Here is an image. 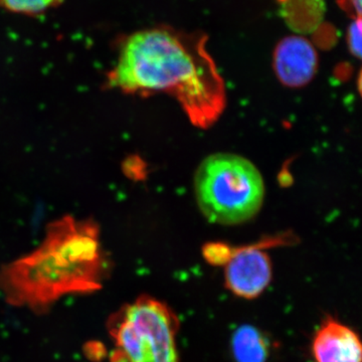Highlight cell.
<instances>
[{"mask_svg":"<svg viewBox=\"0 0 362 362\" xmlns=\"http://www.w3.org/2000/svg\"><path fill=\"white\" fill-rule=\"evenodd\" d=\"M206 35L154 26L124 37L107 88L125 94L166 93L194 125L209 128L226 107V87L206 51Z\"/></svg>","mask_w":362,"mask_h":362,"instance_id":"1","label":"cell"},{"mask_svg":"<svg viewBox=\"0 0 362 362\" xmlns=\"http://www.w3.org/2000/svg\"><path fill=\"white\" fill-rule=\"evenodd\" d=\"M106 265L97 223L64 216L47 226L37 249L1 267L0 294L14 307L45 313L61 298L101 289Z\"/></svg>","mask_w":362,"mask_h":362,"instance_id":"2","label":"cell"},{"mask_svg":"<svg viewBox=\"0 0 362 362\" xmlns=\"http://www.w3.org/2000/svg\"><path fill=\"white\" fill-rule=\"evenodd\" d=\"M194 188L204 218L221 226L247 223L265 201V181L258 168L230 152L206 156L195 171Z\"/></svg>","mask_w":362,"mask_h":362,"instance_id":"3","label":"cell"},{"mask_svg":"<svg viewBox=\"0 0 362 362\" xmlns=\"http://www.w3.org/2000/svg\"><path fill=\"white\" fill-rule=\"evenodd\" d=\"M177 317L154 298L141 296L110 317L113 362H180Z\"/></svg>","mask_w":362,"mask_h":362,"instance_id":"4","label":"cell"},{"mask_svg":"<svg viewBox=\"0 0 362 362\" xmlns=\"http://www.w3.org/2000/svg\"><path fill=\"white\" fill-rule=\"evenodd\" d=\"M271 259L258 247L233 250L225 265L226 286L235 296L255 299L272 281Z\"/></svg>","mask_w":362,"mask_h":362,"instance_id":"5","label":"cell"},{"mask_svg":"<svg viewBox=\"0 0 362 362\" xmlns=\"http://www.w3.org/2000/svg\"><path fill=\"white\" fill-rule=\"evenodd\" d=\"M318 66V52L306 37L288 35L276 45L274 71L286 87L298 89L308 85L315 77Z\"/></svg>","mask_w":362,"mask_h":362,"instance_id":"6","label":"cell"},{"mask_svg":"<svg viewBox=\"0 0 362 362\" xmlns=\"http://www.w3.org/2000/svg\"><path fill=\"white\" fill-rule=\"evenodd\" d=\"M312 349L316 362H361L358 335L332 318L324 321L317 331Z\"/></svg>","mask_w":362,"mask_h":362,"instance_id":"7","label":"cell"},{"mask_svg":"<svg viewBox=\"0 0 362 362\" xmlns=\"http://www.w3.org/2000/svg\"><path fill=\"white\" fill-rule=\"evenodd\" d=\"M269 349L268 340L254 326H240L233 333L232 351L235 362H266Z\"/></svg>","mask_w":362,"mask_h":362,"instance_id":"8","label":"cell"},{"mask_svg":"<svg viewBox=\"0 0 362 362\" xmlns=\"http://www.w3.org/2000/svg\"><path fill=\"white\" fill-rule=\"evenodd\" d=\"M62 0H0V6L16 13L39 14L58 6Z\"/></svg>","mask_w":362,"mask_h":362,"instance_id":"9","label":"cell"},{"mask_svg":"<svg viewBox=\"0 0 362 362\" xmlns=\"http://www.w3.org/2000/svg\"><path fill=\"white\" fill-rule=\"evenodd\" d=\"M361 18H356L347 28V45L352 56L357 59L361 58Z\"/></svg>","mask_w":362,"mask_h":362,"instance_id":"10","label":"cell"},{"mask_svg":"<svg viewBox=\"0 0 362 362\" xmlns=\"http://www.w3.org/2000/svg\"><path fill=\"white\" fill-rule=\"evenodd\" d=\"M232 251L233 250L228 249L225 245L211 244L204 247V256L213 265L225 266L232 255Z\"/></svg>","mask_w":362,"mask_h":362,"instance_id":"11","label":"cell"},{"mask_svg":"<svg viewBox=\"0 0 362 362\" xmlns=\"http://www.w3.org/2000/svg\"><path fill=\"white\" fill-rule=\"evenodd\" d=\"M346 8L354 14V18H361V0H347Z\"/></svg>","mask_w":362,"mask_h":362,"instance_id":"12","label":"cell"}]
</instances>
